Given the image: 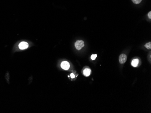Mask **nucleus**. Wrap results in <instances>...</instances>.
<instances>
[{
	"label": "nucleus",
	"instance_id": "1",
	"mask_svg": "<svg viewBox=\"0 0 151 113\" xmlns=\"http://www.w3.org/2000/svg\"><path fill=\"white\" fill-rule=\"evenodd\" d=\"M75 46L76 48L78 50H80L84 46V42L83 41L78 40L75 42Z\"/></svg>",
	"mask_w": 151,
	"mask_h": 113
},
{
	"label": "nucleus",
	"instance_id": "2",
	"mask_svg": "<svg viewBox=\"0 0 151 113\" xmlns=\"http://www.w3.org/2000/svg\"><path fill=\"white\" fill-rule=\"evenodd\" d=\"M127 57L125 54H121L119 57V62L120 64H124L127 61Z\"/></svg>",
	"mask_w": 151,
	"mask_h": 113
},
{
	"label": "nucleus",
	"instance_id": "3",
	"mask_svg": "<svg viewBox=\"0 0 151 113\" xmlns=\"http://www.w3.org/2000/svg\"><path fill=\"white\" fill-rule=\"evenodd\" d=\"M29 46V44H28L27 42H23L19 44V47L21 50H24L27 49Z\"/></svg>",
	"mask_w": 151,
	"mask_h": 113
},
{
	"label": "nucleus",
	"instance_id": "4",
	"mask_svg": "<svg viewBox=\"0 0 151 113\" xmlns=\"http://www.w3.org/2000/svg\"><path fill=\"white\" fill-rule=\"evenodd\" d=\"M61 67L64 70H68L70 68L69 63L67 61H63L61 64Z\"/></svg>",
	"mask_w": 151,
	"mask_h": 113
},
{
	"label": "nucleus",
	"instance_id": "5",
	"mask_svg": "<svg viewBox=\"0 0 151 113\" xmlns=\"http://www.w3.org/2000/svg\"><path fill=\"white\" fill-rule=\"evenodd\" d=\"M90 73H91V70L90 69H88V68L86 69L83 71V74L86 77H88V76H89L90 74Z\"/></svg>",
	"mask_w": 151,
	"mask_h": 113
},
{
	"label": "nucleus",
	"instance_id": "6",
	"mask_svg": "<svg viewBox=\"0 0 151 113\" xmlns=\"http://www.w3.org/2000/svg\"><path fill=\"white\" fill-rule=\"evenodd\" d=\"M138 63H139V59H134L132 60V65L134 67H136L138 66Z\"/></svg>",
	"mask_w": 151,
	"mask_h": 113
},
{
	"label": "nucleus",
	"instance_id": "7",
	"mask_svg": "<svg viewBox=\"0 0 151 113\" xmlns=\"http://www.w3.org/2000/svg\"><path fill=\"white\" fill-rule=\"evenodd\" d=\"M145 47L148 49H151V42H148L147 43H146L145 45Z\"/></svg>",
	"mask_w": 151,
	"mask_h": 113
},
{
	"label": "nucleus",
	"instance_id": "8",
	"mask_svg": "<svg viewBox=\"0 0 151 113\" xmlns=\"http://www.w3.org/2000/svg\"><path fill=\"white\" fill-rule=\"evenodd\" d=\"M132 2L136 4H139L142 0H132Z\"/></svg>",
	"mask_w": 151,
	"mask_h": 113
},
{
	"label": "nucleus",
	"instance_id": "9",
	"mask_svg": "<svg viewBox=\"0 0 151 113\" xmlns=\"http://www.w3.org/2000/svg\"><path fill=\"white\" fill-rule=\"evenodd\" d=\"M97 55L96 54H93L92 55V56H91V59H92V60H95V58H96Z\"/></svg>",
	"mask_w": 151,
	"mask_h": 113
},
{
	"label": "nucleus",
	"instance_id": "10",
	"mask_svg": "<svg viewBox=\"0 0 151 113\" xmlns=\"http://www.w3.org/2000/svg\"><path fill=\"white\" fill-rule=\"evenodd\" d=\"M148 16L149 17V19H151V11H150L148 14Z\"/></svg>",
	"mask_w": 151,
	"mask_h": 113
},
{
	"label": "nucleus",
	"instance_id": "11",
	"mask_svg": "<svg viewBox=\"0 0 151 113\" xmlns=\"http://www.w3.org/2000/svg\"><path fill=\"white\" fill-rule=\"evenodd\" d=\"M70 76H71V77L72 78H75V75H74V74H71V75H70Z\"/></svg>",
	"mask_w": 151,
	"mask_h": 113
}]
</instances>
